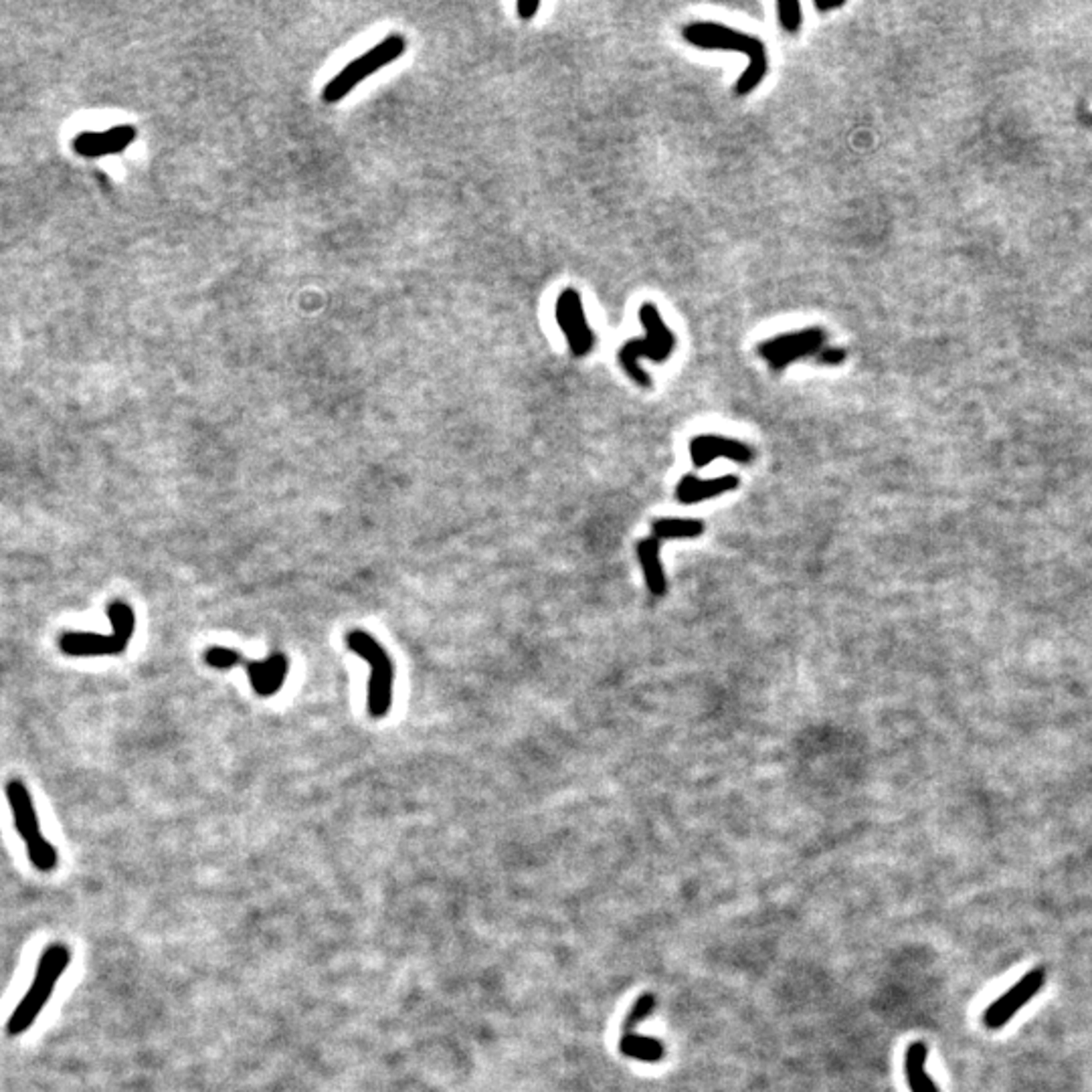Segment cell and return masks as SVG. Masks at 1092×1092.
<instances>
[{
    "label": "cell",
    "instance_id": "obj_1",
    "mask_svg": "<svg viewBox=\"0 0 1092 1092\" xmlns=\"http://www.w3.org/2000/svg\"><path fill=\"white\" fill-rule=\"evenodd\" d=\"M686 43L707 51H733L747 55L748 67L740 73L734 84V96L745 97L753 93L769 71V53L765 43L759 37L748 35L745 30L730 29L719 23H690L682 29Z\"/></svg>",
    "mask_w": 1092,
    "mask_h": 1092
},
{
    "label": "cell",
    "instance_id": "obj_2",
    "mask_svg": "<svg viewBox=\"0 0 1092 1092\" xmlns=\"http://www.w3.org/2000/svg\"><path fill=\"white\" fill-rule=\"evenodd\" d=\"M638 318L641 326L646 330L644 338H632L620 348L617 352V363L623 368V372L633 380L641 389H650L652 377L644 371L641 360L647 358L652 363H666L676 351V334L667 326L661 312L653 302H644L640 305Z\"/></svg>",
    "mask_w": 1092,
    "mask_h": 1092
},
{
    "label": "cell",
    "instance_id": "obj_3",
    "mask_svg": "<svg viewBox=\"0 0 1092 1092\" xmlns=\"http://www.w3.org/2000/svg\"><path fill=\"white\" fill-rule=\"evenodd\" d=\"M70 961L71 951L64 945H51L41 955L33 985H30L29 994L23 997L15 1012H12L9 1023H6V1034L18 1035L33 1026L37 1015L47 1006L55 985H57L61 975L65 973Z\"/></svg>",
    "mask_w": 1092,
    "mask_h": 1092
},
{
    "label": "cell",
    "instance_id": "obj_4",
    "mask_svg": "<svg viewBox=\"0 0 1092 1092\" xmlns=\"http://www.w3.org/2000/svg\"><path fill=\"white\" fill-rule=\"evenodd\" d=\"M108 617L111 621L110 635L91 632H67L61 635V652L73 658H96V655H120L132 640L136 629V613L128 603L114 601L108 605Z\"/></svg>",
    "mask_w": 1092,
    "mask_h": 1092
},
{
    "label": "cell",
    "instance_id": "obj_5",
    "mask_svg": "<svg viewBox=\"0 0 1092 1092\" xmlns=\"http://www.w3.org/2000/svg\"><path fill=\"white\" fill-rule=\"evenodd\" d=\"M346 647L371 666L368 713L372 719H385L391 710L392 682H395V667H392L389 653L371 633L363 632V629H352L346 633Z\"/></svg>",
    "mask_w": 1092,
    "mask_h": 1092
},
{
    "label": "cell",
    "instance_id": "obj_6",
    "mask_svg": "<svg viewBox=\"0 0 1092 1092\" xmlns=\"http://www.w3.org/2000/svg\"><path fill=\"white\" fill-rule=\"evenodd\" d=\"M204 661L211 667H217V670H229V667L243 666L247 670L251 688L261 698L276 696L284 688L290 672L288 655L279 652L271 653L270 658L264 660H247L239 652L231 650V647L213 646L204 652Z\"/></svg>",
    "mask_w": 1092,
    "mask_h": 1092
},
{
    "label": "cell",
    "instance_id": "obj_7",
    "mask_svg": "<svg viewBox=\"0 0 1092 1092\" xmlns=\"http://www.w3.org/2000/svg\"><path fill=\"white\" fill-rule=\"evenodd\" d=\"M6 800H9L12 807L17 832L23 838L24 846H27L30 862H33L37 870L53 872L59 864V856L55 852V847L49 844L45 835L41 834L39 820H37L35 805L33 800H30L29 789L24 787V783L15 779V781L6 785Z\"/></svg>",
    "mask_w": 1092,
    "mask_h": 1092
},
{
    "label": "cell",
    "instance_id": "obj_8",
    "mask_svg": "<svg viewBox=\"0 0 1092 1092\" xmlns=\"http://www.w3.org/2000/svg\"><path fill=\"white\" fill-rule=\"evenodd\" d=\"M407 49V41L401 35H389L386 39H383L379 45H374L371 51L360 55L358 59H354L348 64L345 70H342L336 77H332L324 87L322 91V99L326 104H336L340 102L342 97L348 96L354 87H357L360 81L366 79L368 75L377 73L379 70H383L385 65H389L391 61H395L401 57Z\"/></svg>",
    "mask_w": 1092,
    "mask_h": 1092
},
{
    "label": "cell",
    "instance_id": "obj_9",
    "mask_svg": "<svg viewBox=\"0 0 1092 1092\" xmlns=\"http://www.w3.org/2000/svg\"><path fill=\"white\" fill-rule=\"evenodd\" d=\"M827 334L820 326H809L795 332L779 334L757 345V354L775 372H783L797 360L817 357L826 348Z\"/></svg>",
    "mask_w": 1092,
    "mask_h": 1092
},
{
    "label": "cell",
    "instance_id": "obj_10",
    "mask_svg": "<svg viewBox=\"0 0 1092 1092\" xmlns=\"http://www.w3.org/2000/svg\"><path fill=\"white\" fill-rule=\"evenodd\" d=\"M554 320L563 330L566 345L575 358H583L597 345V336L586 320L583 298L575 288H565L554 302Z\"/></svg>",
    "mask_w": 1092,
    "mask_h": 1092
},
{
    "label": "cell",
    "instance_id": "obj_11",
    "mask_svg": "<svg viewBox=\"0 0 1092 1092\" xmlns=\"http://www.w3.org/2000/svg\"><path fill=\"white\" fill-rule=\"evenodd\" d=\"M1042 983H1044V971L1042 969L1029 971L1028 975L1022 977L1012 989L1006 991L1000 1000H995L988 1009H985V1014H983L985 1026H988L989 1029L1006 1026V1023L1012 1020L1014 1015L1018 1014L1035 994H1038Z\"/></svg>",
    "mask_w": 1092,
    "mask_h": 1092
},
{
    "label": "cell",
    "instance_id": "obj_12",
    "mask_svg": "<svg viewBox=\"0 0 1092 1092\" xmlns=\"http://www.w3.org/2000/svg\"><path fill=\"white\" fill-rule=\"evenodd\" d=\"M690 458L694 467H707L714 459H730L736 464H751L754 459V452L747 443L727 435H696L690 441Z\"/></svg>",
    "mask_w": 1092,
    "mask_h": 1092
},
{
    "label": "cell",
    "instance_id": "obj_13",
    "mask_svg": "<svg viewBox=\"0 0 1092 1092\" xmlns=\"http://www.w3.org/2000/svg\"><path fill=\"white\" fill-rule=\"evenodd\" d=\"M138 138V130L134 126H114L104 132H81L73 138V150L84 158H99V156L120 154Z\"/></svg>",
    "mask_w": 1092,
    "mask_h": 1092
},
{
    "label": "cell",
    "instance_id": "obj_14",
    "mask_svg": "<svg viewBox=\"0 0 1092 1092\" xmlns=\"http://www.w3.org/2000/svg\"><path fill=\"white\" fill-rule=\"evenodd\" d=\"M739 478L736 476H722L714 479H700L696 476H684L676 486V498L682 504H698L710 498H716L727 492L739 488Z\"/></svg>",
    "mask_w": 1092,
    "mask_h": 1092
},
{
    "label": "cell",
    "instance_id": "obj_15",
    "mask_svg": "<svg viewBox=\"0 0 1092 1092\" xmlns=\"http://www.w3.org/2000/svg\"><path fill=\"white\" fill-rule=\"evenodd\" d=\"M638 559L641 563V569H644L647 589H650L652 595L661 597L666 593V575L660 560V540L650 536V539L638 542Z\"/></svg>",
    "mask_w": 1092,
    "mask_h": 1092
},
{
    "label": "cell",
    "instance_id": "obj_16",
    "mask_svg": "<svg viewBox=\"0 0 1092 1092\" xmlns=\"http://www.w3.org/2000/svg\"><path fill=\"white\" fill-rule=\"evenodd\" d=\"M927 1064V1046L916 1042L908 1048L907 1052V1060H904V1069H907V1078L910 1084V1090L913 1092H939L937 1084L933 1082V1078L927 1075L925 1070Z\"/></svg>",
    "mask_w": 1092,
    "mask_h": 1092
},
{
    "label": "cell",
    "instance_id": "obj_17",
    "mask_svg": "<svg viewBox=\"0 0 1092 1092\" xmlns=\"http://www.w3.org/2000/svg\"><path fill=\"white\" fill-rule=\"evenodd\" d=\"M702 530L704 524L694 518H660L652 524V536L658 540L698 539Z\"/></svg>",
    "mask_w": 1092,
    "mask_h": 1092
},
{
    "label": "cell",
    "instance_id": "obj_18",
    "mask_svg": "<svg viewBox=\"0 0 1092 1092\" xmlns=\"http://www.w3.org/2000/svg\"><path fill=\"white\" fill-rule=\"evenodd\" d=\"M621 1054L629 1058L641 1060V1062H658L664 1056V1044L655 1038H646L638 1034H626L620 1042Z\"/></svg>",
    "mask_w": 1092,
    "mask_h": 1092
},
{
    "label": "cell",
    "instance_id": "obj_19",
    "mask_svg": "<svg viewBox=\"0 0 1092 1092\" xmlns=\"http://www.w3.org/2000/svg\"><path fill=\"white\" fill-rule=\"evenodd\" d=\"M777 18H779V27H781L785 33L795 35L800 33L801 24H803V9L801 3L797 0H789V3H777Z\"/></svg>",
    "mask_w": 1092,
    "mask_h": 1092
},
{
    "label": "cell",
    "instance_id": "obj_20",
    "mask_svg": "<svg viewBox=\"0 0 1092 1092\" xmlns=\"http://www.w3.org/2000/svg\"><path fill=\"white\" fill-rule=\"evenodd\" d=\"M653 1008H655V997H653V995H644V997H640L638 1003H635L633 1009H632V1012H629V1015H627V1022H626V1032H629V1029L635 1028V1026H638V1023L644 1022V1020L647 1018V1015H650V1014L653 1012Z\"/></svg>",
    "mask_w": 1092,
    "mask_h": 1092
},
{
    "label": "cell",
    "instance_id": "obj_21",
    "mask_svg": "<svg viewBox=\"0 0 1092 1092\" xmlns=\"http://www.w3.org/2000/svg\"><path fill=\"white\" fill-rule=\"evenodd\" d=\"M815 360L820 365H827V366L841 365L846 360V351H841V348H823V351L815 357Z\"/></svg>",
    "mask_w": 1092,
    "mask_h": 1092
},
{
    "label": "cell",
    "instance_id": "obj_22",
    "mask_svg": "<svg viewBox=\"0 0 1092 1092\" xmlns=\"http://www.w3.org/2000/svg\"><path fill=\"white\" fill-rule=\"evenodd\" d=\"M539 9H540V3H526V0H520V3L516 4L518 17H520L522 21H530Z\"/></svg>",
    "mask_w": 1092,
    "mask_h": 1092
},
{
    "label": "cell",
    "instance_id": "obj_23",
    "mask_svg": "<svg viewBox=\"0 0 1092 1092\" xmlns=\"http://www.w3.org/2000/svg\"><path fill=\"white\" fill-rule=\"evenodd\" d=\"M814 6L820 12H829V10L840 9V6H844V0H840V3H821V0H815Z\"/></svg>",
    "mask_w": 1092,
    "mask_h": 1092
}]
</instances>
